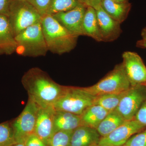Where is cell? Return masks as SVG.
<instances>
[{
  "instance_id": "obj_18",
  "label": "cell",
  "mask_w": 146,
  "mask_h": 146,
  "mask_svg": "<svg viewBox=\"0 0 146 146\" xmlns=\"http://www.w3.org/2000/svg\"><path fill=\"white\" fill-rule=\"evenodd\" d=\"M109 112L100 106L93 105L80 115L81 125L96 129Z\"/></svg>"
},
{
  "instance_id": "obj_16",
  "label": "cell",
  "mask_w": 146,
  "mask_h": 146,
  "mask_svg": "<svg viewBox=\"0 0 146 146\" xmlns=\"http://www.w3.org/2000/svg\"><path fill=\"white\" fill-rule=\"evenodd\" d=\"M81 125L80 115L70 112L55 110L54 114V132L73 131Z\"/></svg>"
},
{
  "instance_id": "obj_4",
  "label": "cell",
  "mask_w": 146,
  "mask_h": 146,
  "mask_svg": "<svg viewBox=\"0 0 146 146\" xmlns=\"http://www.w3.org/2000/svg\"><path fill=\"white\" fill-rule=\"evenodd\" d=\"M15 36L32 25L41 22L42 16L27 0H13L8 16Z\"/></svg>"
},
{
  "instance_id": "obj_3",
  "label": "cell",
  "mask_w": 146,
  "mask_h": 146,
  "mask_svg": "<svg viewBox=\"0 0 146 146\" xmlns=\"http://www.w3.org/2000/svg\"><path fill=\"white\" fill-rule=\"evenodd\" d=\"M16 52L24 56H45L48 49L41 22L29 27L15 36Z\"/></svg>"
},
{
  "instance_id": "obj_15",
  "label": "cell",
  "mask_w": 146,
  "mask_h": 146,
  "mask_svg": "<svg viewBox=\"0 0 146 146\" xmlns=\"http://www.w3.org/2000/svg\"><path fill=\"white\" fill-rule=\"evenodd\" d=\"M101 138L96 129L80 125L73 130L70 146H90L98 143Z\"/></svg>"
},
{
  "instance_id": "obj_9",
  "label": "cell",
  "mask_w": 146,
  "mask_h": 146,
  "mask_svg": "<svg viewBox=\"0 0 146 146\" xmlns=\"http://www.w3.org/2000/svg\"><path fill=\"white\" fill-rule=\"evenodd\" d=\"M146 127L135 119L126 121L107 136L101 137L98 144L106 146H121L133 135Z\"/></svg>"
},
{
  "instance_id": "obj_32",
  "label": "cell",
  "mask_w": 146,
  "mask_h": 146,
  "mask_svg": "<svg viewBox=\"0 0 146 146\" xmlns=\"http://www.w3.org/2000/svg\"><path fill=\"white\" fill-rule=\"evenodd\" d=\"M141 36H142V39L146 41V27L143 29L141 32Z\"/></svg>"
},
{
  "instance_id": "obj_37",
  "label": "cell",
  "mask_w": 146,
  "mask_h": 146,
  "mask_svg": "<svg viewBox=\"0 0 146 146\" xmlns=\"http://www.w3.org/2000/svg\"><path fill=\"white\" fill-rule=\"evenodd\" d=\"M121 146H128L127 145H126V144H124V145H122Z\"/></svg>"
},
{
  "instance_id": "obj_30",
  "label": "cell",
  "mask_w": 146,
  "mask_h": 146,
  "mask_svg": "<svg viewBox=\"0 0 146 146\" xmlns=\"http://www.w3.org/2000/svg\"><path fill=\"white\" fill-rule=\"evenodd\" d=\"M102 0H88L89 6H91L96 9L100 6Z\"/></svg>"
},
{
  "instance_id": "obj_21",
  "label": "cell",
  "mask_w": 146,
  "mask_h": 146,
  "mask_svg": "<svg viewBox=\"0 0 146 146\" xmlns=\"http://www.w3.org/2000/svg\"><path fill=\"white\" fill-rule=\"evenodd\" d=\"M126 91L121 93L105 94L95 97L94 105L100 106L110 112L116 109L118 107Z\"/></svg>"
},
{
  "instance_id": "obj_17",
  "label": "cell",
  "mask_w": 146,
  "mask_h": 146,
  "mask_svg": "<svg viewBox=\"0 0 146 146\" xmlns=\"http://www.w3.org/2000/svg\"><path fill=\"white\" fill-rule=\"evenodd\" d=\"M100 5L110 17L121 24L126 19L131 7L129 2L119 3L111 0H102Z\"/></svg>"
},
{
  "instance_id": "obj_5",
  "label": "cell",
  "mask_w": 146,
  "mask_h": 146,
  "mask_svg": "<svg viewBox=\"0 0 146 146\" xmlns=\"http://www.w3.org/2000/svg\"><path fill=\"white\" fill-rule=\"evenodd\" d=\"M131 86L122 63L115 65L96 84L82 87L87 93L96 97L105 94H117L127 91Z\"/></svg>"
},
{
  "instance_id": "obj_31",
  "label": "cell",
  "mask_w": 146,
  "mask_h": 146,
  "mask_svg": "<svg viewBox=\"0 0 146 146\" xmlns=\"http://www.w3.org/2000/svg\"><path fill=\"white\" fill-rule=\"evenodd\" d=\"M136 45H137V46L139 47V48H146V41L141 39L137 42Z\"/></svg>"
},
{
  "instance_id": "obj_20",
  "label": "cell",
  "mask_w": 146,
  "mask_h": 146,
  "mask_svg": "<svg viewBox=\"0 0 146 146\" xmlns=\"http://www.w3.org/2000/svg\"><path fill=\"white\" fill-rule=\"evenodd\" d=\"M125 120L116 109L110 111L96 129L101 137L107 136L122 125Z\"/></svg>"
},
{
  "instance_id": "obj_8",
  "label": "cell",
  "mask_w": 146,
  "mask_h": 146,
  "mask_svg": "<svg viewBox=\"0 0 146 146\" xmlns=\"http://www.w3.org/2000/svg\"><path fill=\"white\" fill-rule=\"evenodd\" d=\"M146 100V86L145 84L131 86L126 91L116 110L125 121L134 119Z\"/></svg>"
},
{
  "instance_id": "obj_10",
  "label": "cell",
  "mask_w": 146,
  "mask_h": 146,
  "mask_svg": "<svg viewBox=\"0 0 146 146\" xmlns=\"http://www.w3.org/2000/svg\"><path fill=\"white\" fill-rule=\"evenodd\" d=\"M123 68L131 86L145 84L146 67L141 56L136 52L126 51L122 54Z\"/></svg>"
},
{
  "instance_id": "obj_23",
  "label": "cell",
  "mask_w": 146,
  "mask_h": 146,
  "mask_svg": "<svg viewBox=\"0 0 146 146\" xmlns=\"http://www.w3.org/2000/svg\"><path fill=\"white\" fill-rule=\"evenodd\" d=\"M16 143L11 121L0 123V146H11Z\"/></svg>"
},
{
  "instance_id": "obj_36",
  "label": "cell",
  "mask_w": 146,
  "mask_h": 146,
  "mask_svg": "<svg viewBox=\"0 0 146 146\" xmlns=\"http://www.w3.org/2000/svg\"><path fill=\"white\" fill-rule=\"evenodd\" d=\"M90 146H106L104 145H100L98 143L95 144H94V145H92Z\"/></svg>"
},
{
  "instance_id": "obj_38",
  "label": "cell",
  "mask_w": 146,
  "mask_h": 146,
  "mask_svg": "<svg viewBox=\"0 0 146 146\" xmlns=\"http://www.w3.org/2000/svg\"><path fill=\"white\" fill-rule=\"evenodd\" d=\"M145 86H146V82L145 83Z\"/></svg>"
},
{
  "instance_id": "obj_11",
  "label": "cell",
  "mask_w": 146,
  "mask_h": 146,
  "mask_svg": "<svg viewBox=\"0 0 146 146\" xmlns=\"http://www.w3.org/2000/svg\"><path fill=\"white\" fill-rule=\"evenodd\" d=\"M87 7L80 3L70 10L52 16L68 31L78 37L83 35L82 23Z\"/></svg>"
},
{
  "instance_id": "obj_33",
  "label": "cell",
  "mask_w": 146,
  "mask_h": 146,
  "mask_svg": "<svg viewBox=\"0 0 146 146\" xmlns=\"http://www.w3.org/2000/svg\"><path fill=\"white\" fill-rule=\"evenodd\" d=\"M79 1L84 5H85L86 7L89 6V4L88 0H79Z\"/></svg>"
},
{
  "instance_id": "obj_28",
  "label": "cell",
  "mask_w": 146,
  "mask_h": 146,
  "mask_svg": "<svg viewBox=\"0 0 146 146\" xmlns=\"http://www.w3.org/2000/svg\"><path fill=\"white\" fill-rule=\"evenodd\" d=\"M134 119L146 126V100L138 110Z\"/></svg>"
},
{
  "instance_id": "obj_25",
  "label": "cell",
  "mask_w": 146,
  "mask_h": 146,
  "mask_svg": "<svg viewBox=\"0 0 146 146\" xmlns=\"http://www.w3.org/2000/svg\"><path fill=\"white\" fill-rule=\"evenodd\" d=\"M125 144L128 146H146V127L131 136Z\"/></svg>"
},
{
  "instance_id": "obj_6",
  "label": "cell",
  "mask_w": 146,
  "mask_h": 146,
  "mask_svg": "<svg viewBox=\"0 0 146 146\" xmlns=\"http://www.w3.org/2000/svg\"><path fill=\"white\" fill-rule=\"evenodd\" d=\"M95 98L82 87L67 86L64 94L52 107L55 110L80 115L86 108L94 105Z\"/></svg>"
},
{
  "instance_id": "obj_2",
  "label": "cell",
  "mask_w": 146,
  "mask_h": 146,
  "mask_svg": "<svg viewBox=\"0 0 146 146\" xmlns=\"http://www.w3.org/2000/svg\"><path fill=\"white\" fill-rule=\"evenodd\" d=\"M41 23L48 50L61 55L75 48L78 37L68 31L52 15L42 16Z\"/></svg>"
},
{
  "instance_id": "obj_34",
  "label": "cell",
  "mask_w": 146,
  "mask_h": 146,
  "mask_svg": "<svg viewBox=\"0 0 146 146\" xmlns=\"http://www.w3.org/2000/svg\"><path fill=\"white\" fill-rule=\"evenodd\" d=\"M113 1L117 2L119 3H127L128 2V0H111Z\"/></svg>"
},
{
  "instance_id": "obj_22",
  "label": "cell",
  "mask_w": 146,
  "mask_h": 146,
  "mask_svg": "<svg viewBox=\"0 0 146 146\" xmlns=\"http://www.w3.org/2000/svg\"><path fill=\"white\" fill-rule=\"evenodd\" d=\"M80 3L79 0H51L46 14L52 15L68 11L75 8Z\"/></svg>"
},
{
  "instance_id": "obj_35",
  "label": "cell",
  "mask_w": 146,
  "mask_h": 146,
  "mask_svg": "<svg viewBox=\"0 0 146 146\" xmlns=\"http://www.w3.org/2000/svg\"><path fill=\"white\" fill-rule=\"evenodd\" d=\"M11 146H25V144L19 143H16L14 144L13 145Z\"/></svg>"
},
{
  "instance_id": "obj_29",
  "label": "cell",
  "mask_w": 146,
  "mask_h": 146,
  "mask_svg": "<svg viewBox=\"0 0 146 146\" xmlns=\"http://www.w3.org/2000/svg\"><path fill=\"white\" fill-rule=\"evenodd\" d=\"M13 0H0V14L7 16Z\"/></svg>"
},
{
  "instance_id": "obj_27",
  "label": "cell",
  "mask_w": 146,
  "mask_h": 146,
  "mask_svg": "<svg viewBox=\"0 0 146 146\" xmlns=\"http://www.w3.org/2000/svg\"><path fill=\"white\" fill-rule=\"evenodd\" d=\"M25 145V146H48L35 133L32 134L27 138Z\"/></svg>"
},
{
  "instance_id": "obj_1",
  "label": "cell",
  "mask_w": 146,
  "mask_h": 146,
  "mask_svg": "<svg viewBox=\"0 0 146 146\" xmlns=\"http://www.w3.org/2000/svg\"><path fill=\"white\" fill-rule=\"evenodd\" d=\"M21 82L28 95V99L43 108L53 106L67 88V86L56 83L46 72L38 68H31L26 72Z\"/></svg>"
},
{
  "instance_id": "obj_14",
  "label": "cell",
  "mask_w": 146,
  "mask_h": 146,
  "mask_svg": "<svg viewBox=\"0 0 146 146\" xmlns=\"http://www.w3.org/2000/svg\"><path fill=\"white\" fill-rule=\"evenodd\" d=\"M17 44L7 16L0 14V54L16 52Z\"/></svg>"
},
{
  "instance_id": "obj_24",
  "label": "cell",
  "mask_w": 146,
  "mask_h": 146,
  "mask_svg": "<svg viewBox=\"0 0 146 146\" xmlns=\"http://www.w3.org/2000/svg\"><path fill=\"white\" fill-rule=\"evenodd\" d=\"M73 131H59L55 133L48 142V146H70Z\"/></svg>"
},
{
  "instance_id": "obj_12",
  "label": "cell",
  "mask_w": 146,
  "mask_h": 146,
  "mask_svg": "<svg viewBox=\"0 0 146 146\" xmlns=\"http://www.w3.org/2000/svg\"><path fill=\"white\" fill-rule=\"evenodd\" d=\"M95 9L102 42H111L117 39L122 32L121 24L110 17L101 5Z\"/></svg>"
},
{
  "instance_id": "obj_13",
  "label": "cell",
  "mask_w": 146,
  "mask_h": 146,
  "mask_svg": "<svg viewBox=\"0 0 146 146\" xmlns=\"http://www.w3.org/2000/svg\"><path fill=\"white\" fill-rule=\"evenodd\" d=\"M52 106L39 108L37 112L35 134L46 144L54 132V114Z\"/></svg>"
},
{
  "instance_id": "obj_26",
  "label": "cell",
  "mask_w": 146,
  "mask_h": 146,
  "mask_svg": "<svg viewBox=\"0 0 146 146\" xmlns=\"http://www.w3.org/2000/svg\"><path fill=\"white\" fill-rule=\"evenodd\" d=\"M38 11L41 16L46 14L51 0H27Z\"/></svg>"
},
{
  "instance_id": "obj_19",
  "label": "cell",
  "mask_w": 146,
  "mask_h": 146,
  "mask_svg": "<svg viewBox=\"0 0 146 146\" xmlns=\"http://www.w3.org/2000/svg\"><path fill=\"white\" fill-rule=\"evenodd\" d=\"M82 33L83 35L91 37L97 42H102L96 9L92 7H86L82 23Z\"/></svg>"
},
{
  "instance_id": "obj_7",
  "label": "cell",
  "mask_w": 146,
  "mask_h": 146,
  "mask_svg": "<svg viewBox=\"0 0 146 146\" xmlns=\"http://www.w3.org/2000/svg\"><path fill=\"white\" fill-rule=\"evenodd\" d=\"M39 106L28 99L20 115L11 121L16 143L25 144L27 138L34 133Z\"/></svg>"
}]
</instances>
